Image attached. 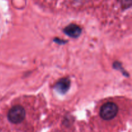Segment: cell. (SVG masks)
<instances>
[{
	"label": "cell",
	"mask_w": 132,
	"mask_h": 132,
	"mask_svg": "<svg viewBox=\"0 0 132 132\" xmlns=\"http://www.w3.org/2000/svg\"><path fill=\"white\" fill-rule=\"evenodd\" d=\"M118 112V106L114 103H105L100 110V116L103 119L109 121L114 118Z\"/></svg>",
	"instance_id": "1"
},
{
	"label": "cell",
	"mask_w": 132,
	"mask_h": 132,
	"mask_svg": "<svg viewBox=\"0 0 132 132\" xmlns=\"http://www.w3.org/2000/svg\"><path fill=\"white\" fill-rule=\"evenodd\" d=\"M26 113L24 108L21 106H14L8 113V119L10 122L18 124L21 122L25 118Z\"/></svg>",
	"instance_id": "2"
},
{
	"label": "cell",
	"mask_w": 132,
	"mask_h": 132,
	"mask_svg": "<svg viewBox=\"0 0 132 132\" xmlns=\"http://www.w3.org/2000/svg\"><path fill=\"white\" fill-rule=\"evenodd\" d=\"M64 33L73 38L78 37L81 34V28L79 26L75 24H71L67 26L64 29Z\"/></svg>",
	"instance_id": "3"
},
{
	"label": "cell",
	"mask_w": 132,
	"mask_h": 132,
	"mask_svg": "<svg viewBox=\"0 0 132 132\" xmlns=\"http://www.w3.org/2000/svg\"><path fill=\"white\" fill-rule=\"evenodd\" d=\"M70 81L68 78H63L57 81L55 85V89L60 94H65L69 90Z\"/></svg>",
	"instance_id": "4"
}]
</instances>
